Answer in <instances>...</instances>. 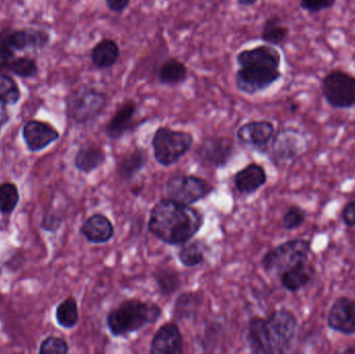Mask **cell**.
Listing matches in <instances>:
<instances>
[{
	"instance_id": "cell-1",
	"label": "cell",
	"mask_w": 355,
	"mask_h": 354,
	"mask_svg": "<svg viewBox=\"0 0 355 354\" xmlns=\"http://www.w3.org/2000/svg\"><path fill=\"white\" fill-rule=\"evenodd\" d=\"M202 222L198 210L172 199H164L152 209L149 230L166 245H181L198 234Z\"/></svg>"
},
{
	"instance_id": "cell-2",
	"label": "cell",
	"mask_w": 355,
	"mask_h": 354,
	"mask_svg": "<svg viewBox=\"0 0 355 354\" xmlns=\"http://www.w3.org/2000/svg\"><path fill=\"white\" fill-rule=\"evenodd\" d=\"M297 337V320L285 310L275 312L267 319L254 318L248 324V342L254 353H289Z\"/></svg>"
},
{
	"instance_id": "cell-3",
	"label": "cell",
	"mask_w": 355,
	"mask_h": 354,
	"mask_svg": "<svg viewBox=\"0 0 355 354\" xmlns=\"http://www.w3.org/2000/svg\"><path fill=\"white\" fill-rule=\"evenodd\" d=\"M162 315V309L156 303L128 299L108 313L106 322L114 337H123L156 324Z\"/></svg>"
},
{
	"instance_id": "cell-4",
	"label": "cell",
	"mask_w": 355,
	"mask_h": 354,
	"mask_svg": "<svg viewBox=\"0 0 355 354\" xmlns=\"http://www.w3.org/2000/svg\"><path fill=\"white\" fill-rule=\"evenodd\" d=\"M107 103V96L104 91L92 85H81L67 99V118L76 125L89 124L101 116Z\"/></svg>"
},
{
	"instance_id": "cell-5",
	"label": "cell",
	"mask_w": 355,
	"mask_h": 354,
	"mask_svg": "<svg viewBox=\"0 0 355 354\" xmlns=\"http://www.w3.org/2000/svg\"><path fill=\"white\" fill-rule=\"evenodd\" d=\"M192 143L193 136L191 133L160 127L155 131L152 139L154 157L162 166H173L189 151Z\"/></svg>"
},
{
	"instance_id": "cell-6",
	"label": "cell",
	"mask_w": 355,
	"mask_h": 354,
	"mask_svg": "<svg viewBox=\"0 0 355 354\" xmlns=\"http://www.w3.org/2000/svg\"><path fill=\"white\" fill-rule=\"evenodd\" d=\"M310 243L302 239L288 241L269 251L262 260L266 272L283 274L290 268L306 263Z\"/></svg>"
},
{
	"instance_id": "cell-7",
	"label": "cell",
	"mask_w": 355,
	"mask_h": 354,
	"mask_svg": "<svg viewBox=\"0 0 355 354\" xmlns=\"http://www.w3.org/2000/svg\"><path fill=\"white\" fill-rule=\"evenodd\" d=\"M321 94L331 107L338 109L354 107L355 77L344 71H331L321 81Z\"/></svg>"
},
{
	"instance_id": "cell-8",
	"label": "cell",
	"mask_w": 355,
	"mask_h": 354,
	"mask_svg": "<svg viewBox=\"0 0 355 354\" xmlns=\"http://www.w3.org/2000/svg\"><path fill=\"white\" fill-rule=\"evenodd\" d=\"M282 76L281 69L275 67H241L235 73L236 87L242 94L254 96L272 87Z\"/></svg>"
},
{
	"instance_id": "cell-9",
	"label": "cell",
	"mask_w": 355,
	"mask_h": 354,
	"mask_svg": "<svg viewBox=\"0 0 355 354\" xmlns=\"http://www.w3.org/2000/svg\"><path fill=\"white\" fill-rule=\"evenodd\" d=\"M166 191L168 199L189 206L207 197L212 187L204 179L182 174L176 175L168 180Z\"/></svg>"
},
{
	"instance_id": "cell-10",
	"label": "cell",
	"mask_w": 355,
	"mask_h": 354,
	"mask_svg": "<svg viewBox=\"0 0 355 354\" xmlns=\"http://www.w3.org/2000/svg\"><path fill=\"white\" fill-rule=\"evenodd\" d=\"M235 153V143L227 137H207L196 151V159L210 168L225 166Z\"/></svg>"
},
{
	"instance_id": "cell-11",
	"label": "cell",
	"mask_w": 355,
	"mask_h": 354,
	"mask_svg": "<svg viewBox=\"0 0 355 354\" xmlns=\"http://www.w3.org/2000/svg\"><path fill=\"white\" fill-rule=\"evenodd\" d=\"M0 39H3L14 51H24L27 49H43L49 44L50 35L42 29L4 28L0 33Z\"/></svg>"
},
{
	"instance_id": "cell-12",
	"label": "cell",
	"mask_w": 355,
	"mask_h": 354,
	"mask_svg": "<svg viewBox=\"0 0 355 354\" xmlns=\"http://www.w3.org/2000/svg\"><path fill=\"white\" fill-rule=\"evenodd\" d=\"M22 136L27 150L37 153L58 141L60 132L49 123L31 120L23 126Z\"/></svg>"
},
{
	"instance_id": "cell-13",
	"label": "cell",
	"mask_w": 355,
	"mask_h": 354,
	"mask_svg": "<svg viewBox=\"0 0 355 354\" xmlns=\"http://www.w3.org/2000/svg\"><path fill=\"white\" fill-rule=\"evenodd\" d=\"M275 133V125L269 121H252L242 125L236 135L240 143L262 149L268 145Z\"/></svg>"
},
{
	"instance_id": "cell-14",
	"label": "cell",
	"mask_w": 355,
	"mask_h": 354,
	"mask_svg": "<svg viewBox=\"0 0 355 354\" xmlns=\"http://www.w3.org/2000/svg\"><path fill=\"white\" fill-rule=\"evenodd\" d=\"M236 64L239 68L248 66H269L281 68L282 55L273 46L259 45L250 49L241 50L236 55Z\"/></svg>"
},
{
	"instance_id": "cell-15",
	"label": "cell",
	"mask_w": 355,
	"mask_h": 354,
	"mask_svg": "<svg viewBox=\"0 0 355 354\" xmlns=\"http://www.w3.org/2000/svg\"><path fill=\"white\" fill-rule=\"evenodd\" d=\"M183 336L175 324L162 326L153 337L151 354H182L184 353Z\"/></svg>"
},
{
	"instance_id": "cell-16",
	"label": "cell",
	"mask_w": 355,
	"mask_h": 354,
	"mask_svg": "<svg viewBox=\"0 0 355 354\" xmlns=\"http://www.w3.org/2000/svg\"><path fill=\"white\" fill-rule=\"evenodd\" d=\"M329 326L343 334H354L355 301L346 297L338 299L329 311Z\"/></svg>"
},
{
	"instance_id": "cell-17",
	"label": "cell",
	"mask_w": 355,
	"mask_h": 354,
	"mask_svg": "<svg viewBox=\"0 0 355 354\" xmlns=\"http://www.w3.org/2000/svg\"><path fill=\"white\" fill-rule=\"evenodd\" d=\"M80 234L89 242L104 245L112 240L114 235V227L110 218L103 214H94L81 226Z\"/></svg>"
},
{
	"instance_id": "cell-18",
	"label": "cell",
	"mask_w": 355,
	"mask_h": 354,
	"mask_svg": "<svg viewBox=\"0 0 355 354\" xmlns=\"http://www.w3.org/2000/svg\"><path fill=\"white\" fill-rule=\"evenodd\" d=\"M137 112V105L133 100H126L114 112L105 127V132L110 139H119L131 128Z\"/></svg>"
},
{
	"instance_id": "cell-19",
	"label": "cell",
	"mask_w": 355,
	"mask_h": 354,
	"mask_svg": "<svg viewBox=\"0 0 355 354\" xmlns=\"http://www.w3.org/2000/svg\"><path fill=\"white\" fill-rule=\"evenodd\" d=\"M266 180L264 168L256 163L248 164L240 170L234 178L237 191L245 195L256 193L266 183Z\"/></svg>"
},
{
	"instance_id": "cell-20",
	"label": "cell",
	"mask_w": 355,
	"mask_h": 354,
	"mask_svg": "<svg viewBox=\"0 0 355 354\" xmlns=\"http://www.w3.org/2000/svg\"><path fill=\"white\" fill-rule=\"evenodd\" d=\"M121 56L119 44L114 39H102L91 51L92 64L99 70L112 68Z\"/></svg>"
},
{
	"instance_id": "cell-21",
	"label": "cell",
	"mask_w": 355,
	"mask_h": 354,
	"mask_svg": "<svg viewBox=\"0 0 355 354\" xmlns=\"http://www.w3.org/2000/svg\"><path fill=\"white\" fill-rule=\"evenodd\" d=\"M188 78V68L178 58H166L157 69V79L160 85L177 87Z\"/></svg>"
},
{
	"instance_id": "cell-22",
	"label": "cell",
	"mask_w": 355,
	"mask_h": 354,
	"mask_svg": "<svg viewBox=\"0 0 355 354\" xmlns=\"http://www.w3.org/2000/svg\"><path fill=\"white\" fill-rule=\"evenodd\" d=\"M261 39L267 45L282 47L289 39V28L284 24L281 17H269L263 24Z\"/></svg>"
},
{
	"instance_id": "cell-23",
	"label": "cell",
	"mask_w": 355,
	"mask_h": 354,
	"mask_svg": "<svg viewBox=\"0 0 355 354\" xmlns=\"http://www.w3.org/2000/svg\"><path fill=\"white\" fill-rule=\"evenodd\" d=\"M105 152L97 145L80 148L74 158L75 168L83 174H89L105 162Z\"/></svg>"
},
{
	"instance_id": "cell-24",
	"label": "cell",
	"mask_w": 355,
	"mask_h": 354,
	"mask_svg": "<svg viewBox=\"0 0 355 354\" xmlns=\"http://www.w3.org/2000/svg\"><path fill=\"white\" fill-rule=\"evenodd\" d=\"M314 274L312 266L306 265V263L300 264L282 274V285L284 288L294 292L309 284L314 276Z\"/></svg>"
},
{
	"instance_id": "cell-25",
	"label": "cell",
	"mask_w": 355,
	"mask_h": 354,
	"mask_svg": "<svg viewBox=\"0 0 355 354\" xmlns=\"http://www.w3.org/2000/svg\"><path fill=\"white\" fill-rule=\"evenodd\" d=\"M146 162L147 155L145 152L141 149H135L120 158L116 164V170L123 179H131L145 168Z\"/></svg>"
},
{
	"instance_id": "cell-26",
	"label": "cell",
	"mask_w": 355,
	"mask_h": 354,
	"mask_svg": "<svg viewBox=\"0 0 355 354\" xmlns=\"http://www.w3.org/2000/svg\"><path fill=\"white\" fill-rule=\"evenodd\" d=\"M55 319L58 326L64 330H72L78 324V306L74 297H68L58 306Z\"/></svg>"
},
{
	"instance_id": "cell-27",
	"label": "cell",
	"mask_w": 355,
	"mask_h": 354,
	"mask_svg": "<svg viewBox=\"0 0 355 354\" xmlns=\"http://www.w3.org/2000/svg\"><path fill=\"white\" fill-rule=\"evenodd\" d=\"M20 201L18 187L12 182L0 183V214L10 215Z\"/></svg>"
},
{
	"instance_id": "cell-28",
	"label": "cell",
	"mask_w": 355,
	"mask_h": 354,
	"mask_svg": "<svg viewBox=\"0 0 355 354\" xmlns=\"http://www.w3.org/2000/svg\"><path fill=\"white\" fill-rule=\"evenodd\" d=\"M202 303V297L196 293H184L180 295L175 306V316L179 319H188L196 313Z\"/></svg>"
},
{
	"instance_id": "cell-29",
	"label": "cell",
	"mask_w": 355,
	"mask_h": 354,
	"mask_svg": "<svg viewBox=\"0 0 355 354\" xmlns=\"http://www.w3.org/2000/svg\"><path fill=\"white\" fill-rule=\"evenodd\" d=\"M21 99L19 85L12 77L0 73V101L6 105H15Z\"/></svg>"
},
{
	"instance_id": "cell-30",
	"label": "cell",
	"mask_w": 355,
	"mask_h": 354,
	"mask_svg": "<svg viewBox=\"0 0 355 354\" xmlns=\"http://www.w3.org/2000/svg\"><path fill=\"white\" fill-rule=\"evenodd\" d=\"M8 71L21 78H33L39 73V67L33 58L20 56V57L14 58Z\"/></svg>"
},
{
	"instance_id": "cell-31",
	"label": "cell",
	"mask_w": 355,
	"mask_h": 354,
	"mask_svg": "<svg viewBox=\"0 0 355 354\" xmlns=\"http://www.w3.org/2000/svg\"><path fill=\"white\" fill-rule=\"evenodd\" d=\"M155 281L162 294L168 297L181 286V278L174 270L162 269L155 274Z\"/></svg>"
},
{
	"instance_id": "cell-32",
	"label": "cell",
	"mask_w": 355,
	"mask_h": 354,
	"mask_svg": "<svg viewBox=\"0 0 355 354\" xmlns=\"http://www.w3.org/2000/svg\"><path fill=\"white\" fill-rule=\"evenodd\" d=\"M179 260L186 267H194L204 262V251L198 243H189L179 251Z\"/></svg>"
},
{
	"instance_id": "cell-33",
	"label": "cell",
	"mask_w": 355,
	"mask_h": 354,
	"mask_svg": "<svg viewBox=\"0 0 355 354\" xmlns=\"http://www.w3.org/2000/svg\"><path fill=\"white\" fill-rule=\"evenodd\" d=\"M68 353V343L60 337H47L45 340L42 341L41 345H40V354H67Z\"/></svg>"
},
{
	"instance_id": "cell-34",
	"label": "cell",
	"mask_w": 355,
	"mask_h": 354,
	"mask_svg": "<svg viewBox=\"0 0 355 354\" xmlns=\"http://www.w3.org/2000/svg\"><path fill=\"white\" fill-rule=\"evenodd\" d=\"M306 218V212L300 207L290 208L284 216V227L287 230H293L304 224Z\"/></svg>"
},
{
	"instance_id": "cell-35",
	"label": "cell",
	"mask_w": 355,
	"mask_h": 354,
	"mask_svg": "<svg viewBox=\"0 0 355 354\" xmlns=\"http://www.w3.org/2000/svg\"><path fill=\"white\" fill-rule=\"evenodd\" d=\"M336 1L337 0H300V6L306 12L317 14V12L333 8Z\"/></svg>"
},
{
	"instance_id": "cell-36",
	"label": "cell",
	"mask_w": 355,
	"mask_h": 354,
	"mask_svg": "<svg viewBox=\"0 0 355 354\" xmlns=\"http://www.w3.org/2000/svg\"><path fill=\"white\" fill-rule=\"evenodd\" d=\"M62 224V216L58 215L55 212H48L42 218L41 228L46 232H56Z\"/></svg>"
},
{
	"instance_id": "cell-37",
	"label": "cell",
	"mask_w": 355,
	"mask_h": 354,
	"mask_svg": "<svg viewBox=\"0 0 355 354\" xmlns=\"http://www.w3.org/2000/svg\"><path fill=\"white\" fill-rule=\"evenodd\" d=\"M14 58V50L3 39H0V72L8 71Z\"/></svg>"
},
{
	"instance_id": "cell-38",
	"label": "cell",
	"mask_w": 355,
	"mask_h": 354,
	"mask_svg": "<svg viewBox=\"0 0 355 354\" xmlns=\"http://www.w3.org/2000/svg\"><path fill=\"white\" fill-rule=\"evenodd\" d=\"M131 0H105L106 6L114 14H122L128 8Z\"/></svg>"
},
{
	"instance_id": "cell-39",
	"label": "cell",
	"mask_w": 355,
	"mask_h": 354,
	"mask_svg": "<svg viewBox=\"0 0 355 354\" xmlns=\"http://www.w3.org/2000/svg\"><path fill=\"white\" fill-rule=\"evenodd\" d=\"M343 218L348 226H355V201L346 206L343 211Z\"/></svg>"
},
{
	"instance_id": "cell-40",
	"label": "cell",
	"mask_w": 355,
	"mask_h": 354,
	"mask_svg": "<svg viewBox=\"0 0 355 354\" xmlns=\"http://www.w3.org/2000/svg\"><path fill=\"white\" fill-rule=\"evenodd\" d=\"M8 121H10V114H8V105L0 101V133L2 128L8 124Z\"/></svg>"
},
{
	"instance_id": "cell-41",
	"label": "cell",
	"mask_w": 355,
	"mask_h": 354,
	"mask_svg": "<svg viewBox=\"0 0 355 354\" xmlns=\"http://www.w3.org/2000/svg\"><path fill=\"white\" fill-rule=\"evenodd\" d=\"M258 1L259 0H237V3L242 6H252Z\"/></svg>"
},
{
	"instance_id": "cell-42",
	"label": "cell",
	"mask_w": 355,
	"mask_h": 354,
	"mask_svg": "<svg viewBox=\"0 0 355 354\" xmlns=\"http://www.w3.org/2000/svg\"><path fill=\"white\" fill-rule=\"evenodd\" d=\"M346 353H355V348L348 349L346 351Z\"/></svg>"
}]
</instances>
